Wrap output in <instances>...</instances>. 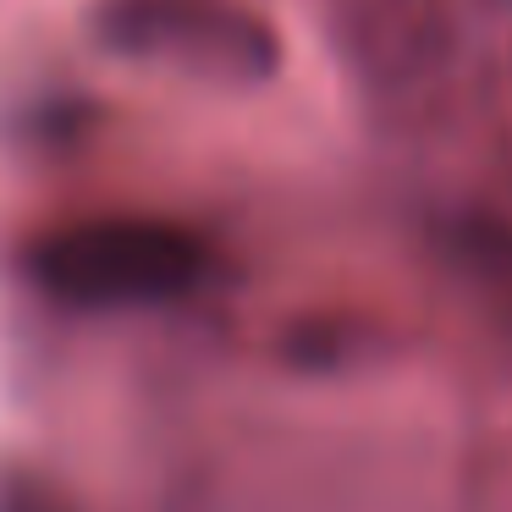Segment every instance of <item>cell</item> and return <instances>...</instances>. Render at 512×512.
I'll return each mask as SVG.
<instances>
[{"instance_id":"7a4b0ae2","label":"cell","mask_w":512,"mask_h":512,"mask_svg":"<svg viewBox=\"0 0 512 512\" xmlns=\"http://www.w3.org/2000/svg\"><path fill=\"white\" fill-rule=\"evenodd\" d=\"M100 50L215 89H259L281 72V34L243 0H94Z\"/></svg>"},{"instance_id":"6da1fadb","label":"cell","mask_w":512,"mask_h":512,"mask_svg":"<svg viewBox=\"0 0 512 512\" xmlns=\"http://www.w3.org/2000/svg\"><path fill=\"white\" fill-rule=\"evenodd\" d=\"M215 259L199 232L155 215H100L45 232L28 248V281L72 309H149L210 281Z\"/></svg>"}]
</instances>
